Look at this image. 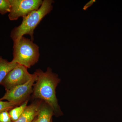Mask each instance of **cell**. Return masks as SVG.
<instances>
[{
	"label": "cell",
	"instance_id": "obj_1",
	"mask_svg": "<svg viewBox=\"0 0 122 122\" xmlns=\"http://www.w3.org/2000/svg\"><path fill=\"white\" fill-rule=\"evenodd\" d=\"M34 73L37 79L33 86L34 97L44 100L53 109L54 113L61 114L62 113L56 95V87L60 81L57 75L53 73L49 67L45 72L37 69Z\"/></svg>",
	"mask_w": 122,
	"mask_h": 122
},
{
	"label": "cell",
	"instance_id": "obj_2",
	"mask_svg": "<svg viewBox=\"0 0 122 122\" xmlns=\"http://www.w3.org/2000/svg\"><path fill=\"white\" fill-rule=\"evenodd\" d=\"M54 2V1L52 0H44L38 9L32 11L23 17L21 24L14 28L11 32L10 36L13 42L25 35H29L31 40L33 41L34 30L46 15L52 11Z\"/></svg>",
	"mask_w": 122,
	"mask_h": 122
},
{
	"label": "cell",
	"instance_id": "obj_3",
	"mask_svg": "<svg viewBox=\"0 0 122 122\" xmlns=\"http://www.w3.org/2000/svg\"><path fill=\"white\" fill-rule=\"evenodd\" d=\"M13 49V62L28 68L38 61L39 47L31 39L22 37L14 42Z\"/></svg>",
	"mask_w": 122,
	"mask_h": 122
},
{
	"label": "cell",
	"instance_id": "obj_4",
	"mask_svg": "<svg viewBox=\"0 0 122 122\" xmlns=\"http://www.w3.org/2000/svg\"><path fill=\"white\" fill-rule=\"evenodd\" d=\"M11 8L9 18L11 20L25 16L31 12L37 10L41 6V0H9Z\"/></svg>",
	"mask_w": 122,
	"mask_h": 122
},
{
	"label": "cell",
	"instance_id": "obj_5",
	"mask_svg": "<svg viewBox=\"0 0 122 122\" xmlns=\"http://www.w3.org/2000/svg\"><path fill=\"white\" fill-rule=\"evenodd\" d=\"M37 79V75L35 73L32 78L26 83L17 86L6 92L5 95L0 101L8 100L10 102L21 105L25 101L30 94L33 92L32 86Z\"/></svg>",
	"mask_w": 122,
	"mask_h": 122
},
{
	"label": "cell",
	"instance_id": "obj_6",
	"mask_svg": "<svg viewBox=\"0 0 122 122\" xmlns=\"http://www.w3.org/2000/svg\"><path fill=\"white\" fill-rule=\"evenodd\" d=\"M33 76L28 71L27 68L18 64L5 76L0 84L6 92L13 87L26 83Z\"/></svg>",
	"mask_w": 122,
	"mask_h": 122
},
{
	"label": "cell",
	"instance_id": "obj_7",
	"mask_svg": "<svg viewBox=\"0 0 122 122\" xmlns=\"http://www.w3.org/2000/svg\"><path fill=\"white\" fill-rule=\"evenodd\" d=\"M42 101L33 102L27 106L24 111L16 121L13 122H32L37 116Z\"/></svg>",
	"mask_w": 122,
	"mask_h": 122
},
{
	"label": "cell",
	"instance_id": "obj_8",
	"mask_svg": "<svg viewBox=\"0 0 122 122\" xmlns=\"http://www.w3.org/2000/svg\"><path fill=\"white\" fill-rule=\"evenodd\" d=\"M54 114L53 109L48 104L42 102L36 122H51Z\"/></svg>",
	"mask_w": 122,
	"mask_h": 122
},
{
	"label": "cell",
	"instance_id": "obj_9",
	"mask_svg": "<svg viewBox=\"0 0 122 122\" xmlns=\"http://www.w3.org/2000/svg\"><path fill=\"white\" fill-rule=\"evenodd\" d=\"M18 64L12 61L9 62L6 59L0 56V84L3 81L7 74Z\"/></svg>",
	"mask_w": 122,
	"mask_h": 122
},
{
	"label": "cell",
	"instance_id": "obj_10",
	"mask_svg": "<svg viewBox=\"0 0 122 122\" xmlns=\"http://www.w3.org/2000/svg\"><path fill=\"white\" fill-rule=\"evenodd\" d=\"M28 102V100H26L19 106L15 107L10 110L9 114L12 121L14 122L19 118L27 106Z\"/></svg>",
	"mask_w": 122,
	"mask_h": 122
},
{
	"label": "cell",
	"instance_id": "obj_11",
	"mask_svg": "<svg viewBox=\"0 0 122 122\" xmlns=\"http://www.w3.org/2000/svg\"><path fill=\"white\" fill-rule=\"evenodd\" d=\"M10 8L11 5L9 0H0V13L4 15L9 13Z\"/></svg>",
	"mask_w": 122,
	"mask_h": 122
},
{
	"label": "cell",
	"instance_id": "obj_12",
	"mask_svg": "<svg viewBox=\"0 0 122 122\" xmlns=\"http://www.w3.org/2000/svg\"><path fill=\"white\" fill-rule=\"evenodd\" d=\"M18 106V105L17 104L13 103L0 101V113L3 111L10 110Z\"/></svg>",
	"mask_w": 122,
	"mask_h": 122
},
{
	"label": "cell",
	"instance_id": "obj_13",
	"mask_svg": "<svg viewBox=\"0 0 122 122\" xmlns=\"http://www.w3.org/2000/svg\"><path fill=\"white\" fill-rule=\"evenodd\" d=\"M0 122H12L8 111H4L0 113Z\"/></svg>",
	"mask_w": 122,
	"mask_h": 122
},
{
	"label": "cell",
	"instance_id": "obj_14",
	"mask_svg": "<svg viewBox=\"0 0 122 122\" xmlns=\"http://www.w3.org/2000/svg\"><path fill=\"white\" fill-rule=\"evenodd\" d=\"M96 1L95 0H91L90 1L84 5L83 8V10H86L88 8L91 6L94 2H96Z\"/></svg>",
	"mask_w": 122,
	"mask_h": 122
},
{
	"label": "cell",
	"instance_id": "obj_15",
	"mask_svg": "<svg viewBox=\"0 0 122 122\" xmlns=\"http://www.w3.org/2000/svg\"><path fill=\"white\" fill-rule=\"evenodd\" d=\"M36 119H34V120H33L32 122H36Z\"/></svg>",
	"mask_w": 122,
	"mask_h": 122
}]
</instances>
